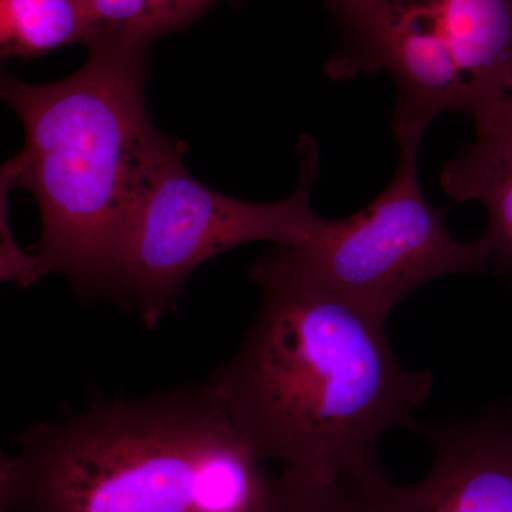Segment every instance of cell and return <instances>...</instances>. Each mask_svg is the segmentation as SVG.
I'll return each instance as SVG.
<instances>
[{"label": "cell", "mask_w": 512, "mask_h": 512, "mask_svg": "<svg viewBox=\"0 0 512 512\" xmlns=\"http://www.w3.org/2000/svg\"><path fill=\"white\" fill-rule=\"evenodd\" d=\"M249 276L261 289L258 312L208 386L262 460L328 483L376 473L380 437L419 429L414 417L429 402L433 372L404 366L386 325L292 247L276 245Z\"/></svg>", "instance_id": "cell-1"}, {"label": "cell", "mask_w": 512, "mask_h": 512, "mask_svg": "<svg viewBox=\"0 0 512 512\" xmlns=\"http://www.w3.org/2000/svg\"><path fill=\"white\" fill-rule=\"evenodd\" d=\"M153 40L96 33L86 63L66 79L33 84L3 76L2 99L25 128L3 181L35 195L43 274L66 276L84 301L111 302L131 221L183 147L158 133L144 101Z\"/></svg>", "instance_id": "cell-2"}, {"label": "cell", "mask_w": 512, "mask_h": 512, "mask_svg": "<svg viewBox=\"0 0 512 512\" xmlns=\"http://www.w3.org/2000/svg\"><path fill=\"white\" fill-rule=\"evenodd\" d=\"M237 427L207 382L111 400L16 437L0 512H205Z\"/></svg>", "instance_id": "cell-3"}, {"label": "cell", "mask_w": 512, "mask_h": 512, "mask_svg": "<svg viewBox=\"0 0 512 512\" xmlns=\"http://www.w3.org/2000/svg\"><path fill=\"white\" fill-rule=\"evenodd\" d=\"M326 63L333 80L386 73L397 147L419 146L437 116L473 119L512 90V0H342Z\"/></svg>", "instance_id": "cell-4"}, {"label": "cell", "mask_w": 512, "mask_h": 512, "mask_svg": "<svg viewBox=\"0 0 512 512\" xmlns=\"http://www.w3.org/2000/svg\"><path fill=\"white\" fill-rule=\"evenodd\" d=\"M301 181L291 197L255 204L225 197L195 180L183 154L154 181L131 221L121 249L111 303L157 329L180 301L185 279L214 256L251 242L299 247L322 218L309 191L319 171L315 140L299 141Z\"/></svg>", "instance_id": "cell-5"}, {"label": "cell", "mask_w": 512, "mask_h": 512, "mask_svg": "<svg viewBox=\"0 0 512 512\" xmlns=\"http://www.w3.org/2000/svg\"><path fill=\"white\" fill-rule=\"evenodd\" d=\"M419 148H399L393 180L365 210L338 221L322 218L308 241L292 247L319 278L383 325L424 285L481 274L491 264L484 235L457 241L447 231L448 208L424 198Z\"/></svg>", "instance_id": "cell-6"}, {"label": "cell", "mask_w": 512, "mask_h": 512, "mask_svg": "<svg viewBox=\"0 0 512 512\" xmlns=\"http://www.w3.org/2000/svg\"><path fill=\"white\" fill-rule=\"evenodd\" d=\"M433 448L430 473L394 483L383 468L359 481L376 512H512V417L491 407L468 419L419 424Z\"/></svg>", "instance_id": "cell-7"}, {"label": "cell", "mask_w": 512, "mask_h": 512, "mask_svg": "<svg viewBox=\"0 0 512 512\" xmlns=\"http://www.w3.org/2000/svg\"><path fill=\"white\" fill-rule=\"evenodd\" d=\"M471 120L476 137L444 165L440 185L451 200L483 205L491 262L512 274V90Z\"/></svg>", "instance_id": "cell-8"}, {"label": "cell", "mask_w": 512, "mask_h": 512, "mask_svg": "<svg viewBox=\"0 0 512 512\" xmlns=\"http://www.w3.org/2000/svg\"><path fill=\"white\" fill-rule=\"evenodd\" d=\"M90 32L84 0H0L3 59H36L73 43L86 45Z\"/></svg>", "instance_id": "cell-9"}, {"label": "cell", "mask_w": 512, "mask_h": 512, "mask_svg": "<svg viewBox=\"0 0 512 512\" xmlns=\"http://www.w3.org/2000/svg\"><path fill=\"white\" fill-rule=\"evenodd\" d=\"M92 32L127 33L156 40L200 20L221 2L238 0H84ZM89 36V39H90ZM87 39V40H89Z\"/></svg>", "instance_id": "cell-10"}, {"label": "cell", "mask_w": 512, "mask_h": 512, "mask_svg": "<svg viewBox=\"0 0 512 512\" xmlns=\"http://www.w3.org/2000/svg\"><path fill=\"white\" fill-rule=\"evenodd\" d=\"M259 512H376L360 485L319 480L296 468L284 467L272 477L268 500Z\"/></svg>", "instance_id": "cell-11"}, {"label": "cell", "mask_w": 512, "mask_h": 512, "mask_svg": "<svg viewBox=\"0 0 512 512\" xmlns=\"http://www.w3.org/2000/svg\"><path fill=\"white\" fill-rule=\"evenodd\" d=\"M342 2V0H326V6L335 5V3Z\"/></svg>", "instance_id": "cell-12"}, {"label": "cell", "mask_w": 512, "mask_h": 512, "mask_svg": "<svg viewBox=\"0 0 512 512\" xmlns=\"http://www.w3.org/2000/svg\"><path fill=\"white\" fill-rule=\"evenodd\" d=\"M507 409H508V412H510L511 417H512V403L510 404V406L507 407Z\"/></svg>", "instance_id": "cell-13"}]
</instances>
